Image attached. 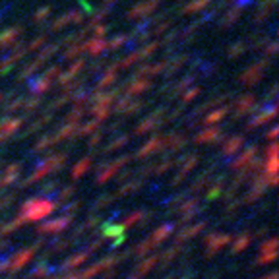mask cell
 I'll return each instance as SVG.
<instances>
[{"instance_id":"4","label":"cell","mask_w":279,"mask_h":279,"mask_svg":"<svg viewBox=\"0 0 279 279\" xmlns=\"http://www.w3.org/2000/svg\"><path fill=\"white\" fill-rule=\"evenodd\" d=\"M246 243H250V239H248V237H243V239L239 241V244L235 246V250H243V246H244Z\"/></svg>"},{"instance_id":"2","label":"cell","mask_w":279,"mask_h":279,"mask_svg":"<svg viewBox=\"0 0 279 279\" xmlns=\"http://www.w3.org/2000/svg\"><path fill=\"white\" fill-rule=\"evenodd\" d=\"M217 134H219V130H211V132H206V134H200V142H209V138H213Z\"/></svg>"},{"instance_id":"3","label":"cell","mask_w":279,"mask_h":279,"mask_svg":"<svg viewBox=\"0 0 279 279\" xmlns=\"http://www.w3.org/2000/svg\"><path fill=\"white\" fill-rule=\"evenodd\" d=\"M239 146H241V138H235V142H229V146L225 148V151H227V153H231V151H235Z\"/></svg>"},{"instance_id":"1","label":"cell","mask_w":279,"mask_h":279,"mask_svg":"<svg viewBox=\"0 0 279 279\" xmlns=\"http://www.w3.org/2000/svg\"><path fill=\"white\" fill-rule=\"evenodd\" d=\"M227 241H229V237H225V235H223L221 239H215V241H209V248H211V250H215V246H217V250H219L221 246L227 243Z\"/></svg>"}]
</instances>
